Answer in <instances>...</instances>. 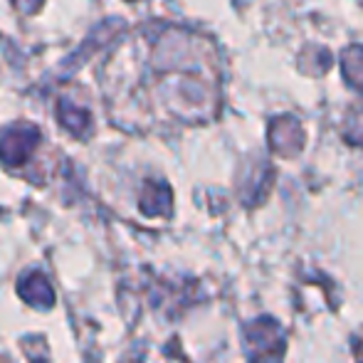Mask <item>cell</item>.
Listing matches in <instances>:
<instances>
[{
	"mask_svg": "<svg viewBox=\"0 0 363 363\" xmlns=\"http://www.w3.org/2000/svg\"><path fill=\"white\" fill-rule=\"evenodd\" d=\"M344 136L349 144L363 146V109L349 119V124H346V129H344Z\"/></svg>",
	"mask_w": 363,
	"mask_h": 363,
	"instance_id": "cell-3",
	"label": "cell"
},
{
	"mask_svg": "<svg viewBox=\"0 0 363 363\" xmlns=\"http://www.w3.org/2000/svg\"><path fill=\"white\" fill-rule=\"evenodd\" d=\"M301 126L299 121H294L291 116H284V119H277L272 126H269V144L277 153H284V156H294L301 148Z\"/></svg>",
	"mask_w": 363,
	"mask_h": 363,
	"instance_id": "cell-1",
	"label": "cell"
},
{
	"mask_svg": "<svg viewBox=\"0 0 363 363\" xmlns=\"http://www.w3.org/2000/svg\"><path fill=\"white\" fill-rule=\"evenodd\" d=\"M341 72L349 86L363 94V48H349L341 57Z\"/></svg>",
	"mask_w": 363,
	"mask_h": 363,
	"instance_id": "cell-2",
	"label": "cell"
}]
</instances>
